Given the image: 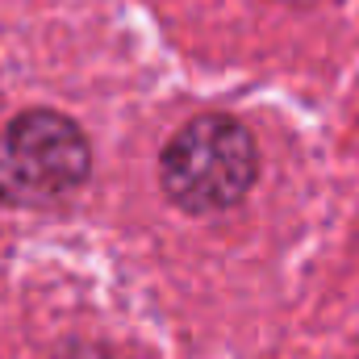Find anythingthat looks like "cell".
Returning a JSON list of instances; mask_svg holds the SVG:
<instances>
[{
    "label": "cell",
    "mask_w": 359,
    "mask_h": 359,
    "mask_svg": "<svg viewBox=\"0 0 359 359\" xmlns=\"http://www.w3.org/2000/svg\"><path fill=\"white\" fill-rule=\"evenodd\" d=\"M259 176L251 134L230 117H196L163 147L159 184L184 213H222L238 205Z\"/></svg>",
    "instance_id": "cell-1"
},
{
    "label": "cell",
    "mask_w": 359,
    "mask_h": 359,
    "mask_svg": "<svg viewBox=\"0 0 359 359\" xmlns=\"http://www.w3.org/2000/svg\"><path fill=\"white\" fill-rule=\"evenodd\" d=\"M92 168L84 130L55 113L29 109L0 130V201L4 205H50L76 192Z\"/></svg>",
    "instance_id": "cell-2"
},
{
    "label": "cell",
    "mask_w": 359,
    "mask_h": 359,
    "mask_svg": "<svg viewBox=\"0 0 359 359\" xmlns=\"http://www.w3.org/2000/svg\"><path fill=\"white\" fill-rule=\"evenodd\" d=\"M276 4H318V0H276Z\"/></svg>",
    "instance_id": "cell-3"
}]
</instances>
